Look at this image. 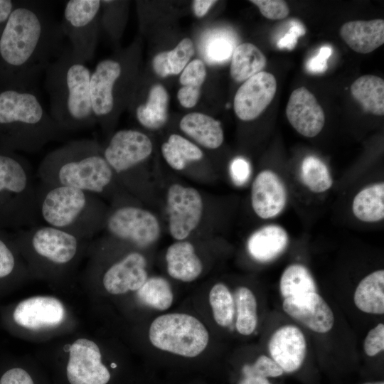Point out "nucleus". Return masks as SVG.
<instances>
[{
	"label": "nucleus",
	"instance_id": "obj_1",
	"mask_svg": "<svg viewBox=\"0 0 384 384\" xmlns=\"http://www.w3.org/2000/svg\"><path fill=\"white\" fill-rule=\"evenodd\" d=\"M60 24L31 3L14 8L0 36V58L18 73L24 86L61 53L65 45Z\"/></svg>",
	"mask_w": 384,
	"mask_h": 384
},
{
	"label": "nucleus",
	"instance_id": "obj_2",
	"mask_svg": "<svg viewBox=\"0 0 384 384\" xmlns=\"http://www.w3.org/2000/svg\"><path fill=\"white\" fill-rule=\"evenodd\" d=\"M38 176L43 183L83 190L99 197L120 193L114 174L95 140L75 139L48 153Z\"/></svg>",
	"mask_w": 384,
	"mask_h": 384
},
{
	"label": "nucleus",
	"instance_id": "obj_3",
	"mask_svg": "<svg viewBox=\"0 0 384 384\" xmlns=\"http://www.w3.org/2000/svg\"><path fill=\"white\" fill-rule=\"evenodd\" d=\"M50 114L67 132L90 128L96 123L90 98L92 71L70 45L45 70Z\"/></svg>",
	"mask_w": 384,
	"mask_h": 384
},
{
	"label": "nucleus",
	"instance_id": "obj_4",
	"mask_svg": "<svg viewBox=\"0 0 384 384\" xmlns=\"http://www.w3.org/2000/svg\"><path fill=\"white\" fill-rule=\"evenodd\" d=\"M68 132L50 116L37 95L25 87L0 92V137L4 146L37 152Z\"/></svg>",
	"mask_w": 384,
	"mask_h": 384
},
{
	"label": "nucleus",
	"instance_id": "obj_5",
	"mask_svg": "<svg viewBox=\"0 0 384 384\" xmlns=\"http://www.w3.org/2000/svg\"><path fill=\"white\" fill-rule=\"evenodd\" d=\"M37 207L44 224L82 240L103 229L107 211L95 194L41 181L37 185Z\"/></svg>",
	"mask_w": 384,
	"mask_h": 384
},
{
	"label": "nucleus",
	"instance_id": "obj_6",
	"mask_svg": "<svg viewBox=\"0 0 384 384\" xmlns=\"http://www.w3.org/2000/svg\"><path fill=\"white\" fill-rule=\"evenodd\" d=\"M39 220L32 166L13 150L0 146V228H26Z\"/></svg>",
	"mask_w": 384,
	"mask_h": 384
},
{
	"label": "nucleus",
	"instance_id": "obj_7",
	"mask_svg": "<svg viewBox=\"0 0 384 384\" xmlns=\"http://www.w3.org/2000/svg\"><path fill=\"white\" fill-rule=\"evenodd\" d=\"M133 48L97 63L90 78V98L96 122L107 130L131 99L135 77Z\"/></svg>",
	"mask_w": 384,
	"mask_h": 384
},
{
	"label": "nucleus",
	"instance_id": "obj_8",
	"mask_svg": "<svg viewBox=\"0 0 384 384\" xmlns=\"http://www.w3.org/2000/svg\"><path fill=\"white\" fill-rule=\"evenodd\" d=\"M149 337L157 348L187 358L201 354L207 347L209 334L196 317L186 314H166L156 318Z\"/></svg>",
	"mask_w": 384,
	"mask_h": 384
},
{
	"label": "nucleus",
	"instance_id": "obj_9",
	"mask_svg": "<svg viewBox=\"0 0 384 384\" xmlns=\"http://www.w3.org/2000/svg\"><path fill=\"white\" fill-rule=\"evenodd\" d=\"M113 200L114 204L107 209L102 229L109 237L141 249L159 240L161 226L153 213L125 200L121 193Z\"/></svg>",
	"mask_w": 384,
	"mask_h": 384
},
{
	"label": "nucleus",
	"instance_id": "obj_10",
	"mask_svg": "<svg viewBox=\"0 0 384 384\" xmlns=\"http://www.w3.org/2000/svg\"><path fill=\"white\" fill-rule=\"evenodd\" d=\"M13 239L16 245L54 267L72 263L85 240L46 224L16 230Z\"/></svg>",
	"mask_w": 384,
	"mask_h": 384
},
{
	"label": "nucleus",
	"instance_id": "obj_11",
	"mask_svg": "<svg viewBox=\"0 0 384 384\" xmlns=\"http://www.w3.org/2000/svg\"><path fill=\"white\" fill-rule=\"evenodd\" d=\"M152 151L151 139L134 129L115 132L102 147L103 156L119 185L126 186L130 191L139 168L151 156Z\"/></svg>",
	"mask_w": 384,
	"mask_h": 384
},
{
	"label": "nucleus",
	"instance_id": "obj_12",
	"mask_svg": "<svg viewBox=\"0 0 384 384\" xmlns=\"http://www.w3.org/2000/svg\"><path fill=\"white\" fill-rule=\"evenodd\" d=\"M100 0H70L60 23L73 52L84 62L94 56L100 22Z\"/></svg>",
	"mask_w": 384,
	"mask_h": 384
},
{
	"label": "nucleus",
	"instance_id": "obj_13",
	"mask_svg": "<svg viewBox=\"0 0 384 384\" xmlns=\"http://www.w3.org/2000/svg\"><path fill=\"white\" fill-rule=\"evenodd\" d=\"M203 200L193 187L171 184L166 193L169 231L176 240H186L199 225L203 213Z\"/></svg>",
	"mask_w": 384,
	"mask_h": 384
},
{
	"label": "nucleus",
	"instance_id": "obj_14",
	"mask_svg": "<svg viewBox=\"0 0 384 384\" xmlns=\"http://www.w3.org/2000/svg\"><path fill=\"white\" fill-rule=\"evenodd\" d=\"M97 345L79 338L70 347L66 375L70 384H107L111 375L102 363Z\"/></svg>",
	"mask_w": 384,
	"mask_h": 384
},
{
	"label": "nucleus",
	"instance_id": "obj_15",
	"mask_svg": "<svg viewBox=\"0 0 384 384\" xmlns=\"http://www.w3.org/2000/svg\"><path fill=\"white\" fill-rule=\"evenodd\" d=\"M277 87L274 76L265 71L243 82L234 97L233 108L236 116L242 121L257 118L272 101Z\"/></svg>",
	"mask_w": 384,
	"mask_h": 384
},
{
	"label": "nucleus",
	"instance_id": "obj_16",
	"mask_svg": "<svg viewBox=\"0 0 384 384\" xmlns=\"http://www.w3.org/2000/svg\"><path fill=\"white\" fill-rule=\"evenodd\" d=\"M146 267V257L138 251H130L106 269L103 287L112 294L137 291L148 279Z\"/></svg>",
	"mask_w": 384,
	"mask_h": 384
},
{
	"label": "nucleus",
	"instance_id": "obj_17",
	"mask_svg": "<svg viewBox=\"0 0 384 384\" xmlns=\"http://www.w3.org/2000/svg\"><path fill=\"white\" fill-rule=\"evenodd\" d=\"M286 115L292 127L306 137L318 135L325 124L323 108L314 94L305 87H299L291 93Z\"/></svg>",
	"mask_w": 384,
	"mask_h": 384
},
{
	"label": "nucleus",
	"instance_id": "obj_18",
	"mask_svg": "<svg viewBox=\"0 0 384 384\" xmlns=\"http://www.w3.org/2000/svg\"><path fill=\"white\" fill-rule=\"evenodd\" d=\"M282 307L289 316L313 331L324 334L334 326V316L331 309L316 292L286 298Z\"/></svg>",
	"mask_w": 384,
	"mask_h": 384
},
{
	"label": "nucleus",
	"instance_id": "obj_19",
	"mask_svg": "<svg viewBox=\"0 0 384 384\" xmlns=\"http://www.w3.org/2000/svg\"><path fill=\"white\" fill-rule=\"evenodd\" d=\"M250 200L252 210L259 218L270 219L278 215L287 201L283 181L272 170L261 171L252 181Z\"/></svg>",
	"mask_w": 384,
	"mask_h": 384
},
{
	"label": "nucleus",
	"instance_id": "obj_20",
	"mask_svg": "<svg viewBox=\"0 0 384 384\" xmlns=\"http://www.w3.org/2000/svg\"><path fill=\"white\" fill-rule=\"evenodd\" d=\"M65 309L53 297L36 296L21 302L13 314L19 326L33 330L58 326L64 320Z\"/></svg>",
	"mask_w": 384,
	"mask_h": 384
},
{
	"label": "nucleus",
	"instance_id": "obj_21",
	"mask_svg": "<svg viewBox=\"0 0 384 384\" xmlns=\"http://www.w3.org/2000/svg\"><path fill=\"white\" fill-rule=\"evenodd\" d=\"M268 348L271 358L287 373L299 370L306 354L305 337L299 328L292 325L276 330L270 339Z\"/></svg>",
	"mask_w": 384,
	"mask_h": 384
},
{
	"label": "nucleus",
	"instance_id": "obj_22",
	"mask_svg": "<svg viewBox=\"0 0 384 384\" xmlns=\"http://www.w3.org/2000/svg\"><path fill=\"white\" fill-rule=\"evenodd\" d=\"M340 36L354 51L367 54L373 52L384 43V21H351L343 24Z\"/></svg>",
	"mask_w": 384,
	"mask_h": 384
},
{
	"label": "nucleus",
	"instance_id": "obj_23",
	"mask_svg": "<svg viewBox=\"0 0 384 384\" xmlns=\"http://www.w3.org/2000/svg\"><path fill=\"white\" fill-rule=\"evenodd\" d=\"M165 258L168 274L176 280L193 282L202 273V262L196 255L193 245L186 240H176L170 245Z\"/></svg>",
	"mask_w": 384,
	"mask_h": 384
},
{
	"label": "nucleus",
	"instance_id": "obj_24",
	"mask_svg": "<svg viewBox=\"0 0 384 384\" xmlns=\"http://www.w3.org/2000/svg\"><path fill=\"white\" fill-rule=\"evenodd\" d=\"M289 236L286 230L275 224L266 225L253 232L247 242V250L255 260L267 262L274 260L286 249Z\"/></svg>",
	"mask_w": 384,
	"mask_h": 384
},
{
	"label": "nucleus",
	"instance_id": "obj_25",
	"mask_svg": "<svg viewBox=\"0 0 384 384\" xmlns=\"http://www.w3.org/2000/svg\"><path fill=\"white\" fill-rule=\"evenodd\" d=\"M132 105L136 119L146 129H160L168 121L169 95L161 84L150 87L145 101Z\"/></svg>",
	"mask_w": 384,
	"mask_h": 384
},
{
	"label": "nucleus",
	"instance_id": "obj_26",
	"mask_svg": "<svg viewBox=\"0 0 384 384\" xmlns=\"http://www.w3.org/2000/svg\"><path fill=\"white\" fill-rule=\"evenodd\" d=\"M179 128L196 144L206 149H216L224 141L220 122L201 112H190L184 115L179 122Z\"/></svg>",
	"mask_w": 384,
	"mask_h": 384
},
{
	"label": "nucleus",
	"instance_id": "obj_27",
	"mask_svg": "<svg viewBox=\"0 0 384 384\" xmlns=\"http://www.w3.org/2000/svg\"><path fill=\"white\" fill-rule=\"evenodd\" d=\"M353 301L361 311L373 314L384 313V270H378L366 276L358 283Z\"/></svg>",
	"mask_w": 384,
	"mask_h": 384
},
{
	"label": "nucleus",
	"instance_id": "obj_28",
	"mask_svg": "<svg viewBox=\"0 0 384 384\" xmlns=\"http://www.w3.org/2000/svg\"><path fill=\"white\" fill-rule=\"evenodd\" d=\"M267 64L263 53L254 44L243 43L235 48L230 66L231 78L236 82H245L260 73Z\"/></svg>",
	"mask_w": 384,
	"mask_h": 384
},
{
	"label": "nucleus",
	"instance_id": "obj_29",
	"mask_svg": "<svg viewBox=\"0 0 384 384\" xmlns=\"http://www.w3.org/2000/svg\"><path fill=\"white\" fill-rule=\"evenodd\" d=\"M352 211L355 217L365 223H375L384 218V183L368 185L354 196Z\"/></svg>",
	"mask_w": 384,
	"mask_h": 384
},
{
	"label": "nucleus",
	"instance_id": "obj_30",
	"mask_svg": "<svg viewBox=\"0 0 384 384\" xmlns=\"http://www.w3.org/2000/svg\"><path fill=\"white\" fill-rule=\"evenodd\" d=\"M351 92L366 112L378 116L384 114L383 78L372 75L361 76L352 83Z\"/></svg>",
	"mask_w": 384,
	"mask_h": 384
},
{
	"label": "nucleus",
	"instance_id": "obj_31",
	"mask_svg": "<svg viewBox=\"0 0 384 384\" xmlns=\"http://www.w3.org/2000/svg\"><path fill=\"white\" fill-rule=\"evenodd\" d=\"M195 53L193 41L184 38L171 50L156 54L152 59V68L156 75L166 78L178 75L189 63Z\"/></svg>",
	"mask_w": 384,
	"mask_h": 384
},
{
	"label": "nucleus",
	"instance_id": "obj_32",
	"mask_svg": "<svg viewBox=\"0 0 384 384\" xmlns=\"http://www.w3.org/2000/svg\"><path fill=\"white\" fill-rule=\"evenodd\" d=\"M162 156L166 164L175 171H182L193 161H198L203 157L201 148L184 137L171 134L161 146Z\"/></svg>",
	"mask_w": 384,
	"mask_h": 384
},
{
	"label": "nucleus",
	"instance_id": "obj_33",
	"mask_svg": "<svg viewBox=\"0 0 384 384\" xmlns=\"http://www.w3.org/2000/svg\"><path fill=\"white\" fill-rule=\"evenodd\" d=\"M206 75L205 63L201 59L190 61L183 70L179 77L181 86L177 92V99L182 107L189 109L198 103Z\"/></svg>",
	"mask_w": 384,
	"mask_h": 384
},
{
	"label": "nucleus",
	"instance_id": "obj_34",
	"mask_svg": "<svg viewBox=\"0 0 384 384\" xmlns=\"http://www.w3.org/2000/svg\"><path fill=\"white\" fill-rule=\"evenodd\" d=\"M279 289L284 299L316 292V283L311 274L301 264H292L284 270L280 278Z\"/></svg>",
	"mask_w": 384,
	"mask_h": 384
},
{
	"label": "nucleus",
	"instance_id": "obj_35",
	"mask_svg": "<svg viewBox=\"0 0 384 384\" xmlns=\"http://www.w3.org/2000/svg\"><path fill=\"white\" fill-rule=\"evenodd\" d=\"M236 46L235 37L230 31L214 30L204 37L201 50L208 63L218 64L228 60Z\"/></svg>",
	"mask_w": 384,
	"mask_h": 384
},
{
	"label": "nucleus",
	"instance_id": "obj_36",
	"mask_svg": "<svg viewBox=\"0 0 384 384\" xmlns=\"http://www.w3.org/2000/svg\"><path fill=\"white\" fill-rule=\"evenodd\" d=\"M300 177L304 186L316 193L326 192L333 185V178L328 166L315 156H307L303 159Z\"/></svg>",
	"mask_w": 384,
	"mask_h": 384
},
{
	"label": "nucleus",
	"instance_id": "obj_37",
	"mask_svg": "<svg viewBox=\"0 0 384 384\" xmlns=\"http://www.w3.org/2000/svg\"><path fill=\"white\" fill-rule=\"evenodd\" d=\"M137 292L142 303L158 310H166L173 303L174 294L171 286L166 279L161 277H148Z\"/></svg>",
	"mask_w": 384,
	"mask_h": 384
},
{
	"label": "nucleus",
	"instance_id": "obj_38",
	"mask_svg": "<svg viewBox=\"0 0 384 384\" xmlns=\"http://www.w3.org/2000/svg\"><path fill=\"white\" fill-rule=\"evenodd\" d=\"M237 309L236 329L242 335H250L257 324V301L252 292L245 287L235 293Z\"/></svg>",
	"mask_w": 384,
	"mask_h": 384
},
{
	"label": "nucleus",
	"instance_id": "obj_39",
	"mask_svg": "<svg viewBox=\"0 0 384 384\" xmlns=\"http://www.w3.org/2000/svg\"><path fill=\"white\" fill-rule=\"evenodd\" d=\"M209 302L215 322L223 327L230 326L235 314V304L228 288L223 283L213 285L209 293Z\"/></svg>",
	"mask_w": 384,
	"mask_h": 384
},
{
	"label": "nucleus",
	"instance_id": "obj_40",
	"mask_svg": "<svg viewBox=\"0 0 384 384\" xmlns=\"http://www.w3.org/2000/svg\"><path fill=\"white\" fill-rule=\"evenodd\" d=\"M124 4L114 1H101V21L107 31L116 38L119 36L124 19Z\"/></svg>",
	"mask_w": 384,
	"mask_h": 384
},
{
	"label": "nucleus",
	"instance_id": "obj_41",
	"mask_svg": "<svg viewBox=\"0 0 384 384\" xmlns=\"http://www.w3.org/2000/svg\"><path fill=\"white\" fill-rule=\"evenodd\" d=\"M243 378L262 377L277 378L284 374L281 367L272 358L267 356H259L252 364H245L242 368Z\"/></svg>",
	"mask_w": 384,
	"mask_h": 384
},
{
	"label": "nucleus",
	"instance_id": "obj_42",
	"mask_svg": "<svg viewBox=\"0 0 384 384\" xmlns=\"http://www.w3.org/2000/svg\"><path fill=\"white\" fill-rule=\"evenodd\" d=\"M6 230L0 228V279L7 278L17 267L16 256Z\"/></svg>",
	"mask_w": 384,
	"mask_h": 384
},
{
	"label": "nucleus",
	"instance_id": "obj_43",
	"mask_svg": "<svg viewBox=\"0 0 384 384\" xmlns=\"http://www.w3.org/2000/svg\"><path fill=\"white\" fill-rule=\"evenodd\" d=\"M265 18L270 20H282L287 18L289 9L284 1L282 0H251Z\"/></svg>",
	"mask_w": 384,
	"mask_h": 384
},
{
	"label": "nucleus",
	"instance_id": "obj_44",
	"mask_svg": "<svg viewBox=\"0 0 384 384\" xmlns=\"http://www.w3.org/2000/svg\"><path fill=\"white\" fill-rule=\"evenodd\" d=\"M365 353L368 356H375L384 349V325L378 324L368 333L363 343Z\"/></svg>",
	"mask_w": 384,
	"mask_h": 384
},
{
	"label": "nucleus",
	"instance_id": "obj_45",
	"mask_svg": "<svg viewBox=\"0 0 384 384\" xmlns=\"http://www.w3.org/2000/svg\"><path fill=\"white\" fill-rule=\"evenodd\" d=\"M250 172V165L245 159L238 156L231 161L230 173L235 184L238 186L244 184L249 179Z\"/></svg>",
	"mask_w": 384,
	"mask_h": 384
},
{
	"label": "nucleus",
	"instance_id": "obj_46",
	"mask_svg": "<svg viewBox=\"0 0 384 384\" xmlns=\"http://www.w3.org/2000/svg\"><path fill=\"white\" fill-rule=\"evenodd\" d=\"M331 53L332 48L330 46L321 47L318 53L306 62V68L308 72L313 74L324 73L328 68L327 61Z\"/></svg>",
	"mask_w": 384,
	"mask_h": 384
},
{
	"label": "nucleus",
	"instance_id": "obj_47",
	"mask_svg": "<svg viewBox=\"0 0 384 384\" xmlns=\"http://www.w3.org/2000/svg\"><path fill=\"white\" fill-rule=\"evenodd\" d=\"M291 23L287 32L277 42V47L280 49L292 50L297 45V39L305 34V28L299 21H293Z\"/></svg>",
	"mask_w": 384,
	"mask_h": 384
},
{
	"label": "nucleus",
	"instance_id": "obj_48",
	"mask_svg": "<svg viewBox=\"0 0 384 384\" xmlns=\"http://www.w3.org/2000/svg\"><path fill=\"white\" fill-rule=\"evenodd\" d=\"M0 384H34L31 375L23 369L15 368L5 372Z\"/></svg>",
	"mask_w": 384,
	"mask_h": 384
},
{
	"label": "nucleus",
	"instance_id": "obj_49",
	"mask_svg": "<svg viewBox=\"0 0 384 384\" xmlns=\"http://www.w3.org/2000/svg\"><path fill=\"white\" fill-rule=\"evenodd\" d=\"M217 1L214 0H195L192 1V10L198 18L203 17Z\"/></svg>",
	"mask_w": 384,
	"mask_h": 384
},
{
	"label": "nucleus",
	"instance_id": "obj_50",
	"mask_svg": "<svg viewBox=\"0 0 384 384\" xmlns=\"http://www.w3.org/2000/svg\"><path fill=\"white\" fill-rule=\"evenodd\" d=\"M14 6L10 0H0V26H5Z\"/></svg>",
	"mask_w": 384,
	"mask_h": 384
},
{
	"label": "nucleus",
	"instance_id": "obj_51",
	"mask_svg": "<svg viewBox=\"0 0 384 384\" xmlns=\"http://www.w3.org/2000/svg\"><path fill=\"white\" fill-rule=\"evenodd\" d=\"M240 383L244 384H272L268 378L262 377L242 378Z\"/></svg>",
	"mask_w": 384,
	"mask_h": 384
},
{
	"label": "nucleus",
	"instance_id": "obj_52",
	"mask_svg": "<svg viewBox=\"0 0 384 384\" xmlns=\"http://www.w3.org/2000/svg\"><path fill=\"white\" fill-rule=\"evenodd\" d=\"M363 384H384V382L383 380H375L365 382Z\"/></svg>",
	"mask_w": 384,
	"mask_h": 384
},
{
	"label": "nucleus",
	"instance_id": "obj_53",
	"mask_svg": "<svg viewBox=\"0 0 384 384\" xmlns=\"http://www.w3.org/2000/svg\"><path fill=\"white\" fill-rule=\"evenodd\" d=\"M238 384H244V383L240 382Z\"/></svg>",
	"mask_w": 384,
	"mask_h": 384
}]
</instances>
